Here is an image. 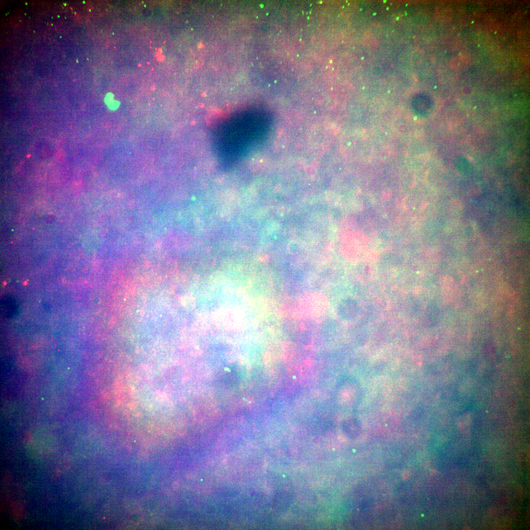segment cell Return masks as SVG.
I'll return each instance as SVG.
<instances>
[{
    "label": "cell",
    "mask_w": 530,
    "mask_h": 530,
    "mask_svg": "<svg viewBox=\"0 0 530 530\" xmlns=\"http://www.w3.org/2000/svg\"><path fill=\"white\" fill-rule=\"evenodd\" d=\"M19 310L17 300L10 295H6L1 299L0 313L2 317L11 318L15 317Z\"/></svg>",
    "instance_id": "cell-1"
}]
</instances>
